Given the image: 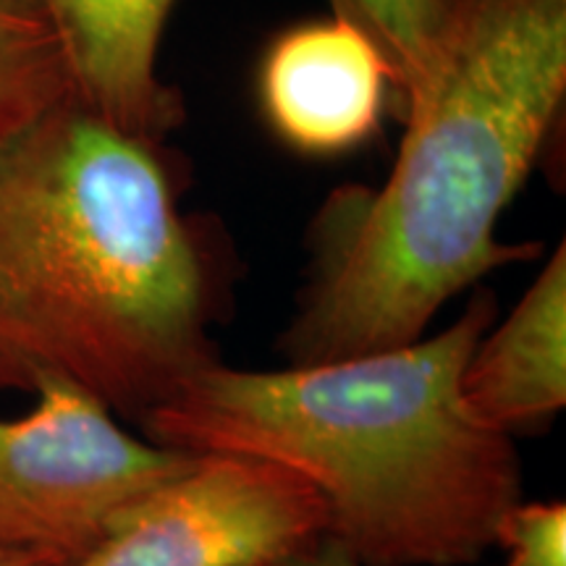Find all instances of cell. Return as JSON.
I'll return each instance as SVG.
<instances>
[{"label": "cell", "mask_w": 566, "mask_h": 566, "mask_svg": "<svg viewBox=\"0 0 566 566\" xmlns=\"http://www.w3.org/2000/svg\"><path fill=\"white\" fill-rule=\"evenodd\" d=\"M566 92V0H464L441 74L378 189H336L283 334L289 365L412 344L451 296L537 244L495 237Z\"/></svg>", "instance_id": "6da1fadb"}, {"label": "cell", "mask_w": 566, "mask_h": 566, "mask_svg": "<svg viewBox=\"0 0 566 566\" xmlns=\"http://www.w3.org/2000/svg\"><path fill=\"white\" fill-rule=\"evenodd\" d=\"M493 317L495 300L480 292L441 334L396 349L283 370L216 359L139 424L168 449L289 467L323 499L325 537L359 566L478 564L522 501L514 438L462 396Z\"/></svg>", "instance_id": "7a4b0ae2"}, {"label": "cell", "mask_w": 566, "mask_h": 566, "mask_svg": "<svg viewBox=\"0 0 566 566\" xmlns=\"http://www.w3.org/2000/svg\"><path fill=\"white\" fill-rule=\"evenodd\" d=\"M216 271L158 142L69 101L0 147V391L142 420L216 363Z\"/></svg>", "instance_id": "3957f363"}, {"label": "cell", "mask_w": 566, "mask_h": 566, "mask_svg": "<svg viewBox=\"0 0 566 566\" xmlns=\"http://www.w3.org/2000/svg\"><path fill=\"white\" fill-rule=\"evenodd\" d=\"M32 394L30 412L0 420V548L69 566L195 454L132 436L69 380H40Z\"/></svg>", "instance_id": "277c9868"}, {"label": "cell", "mask_w": 566, "mask_h": 566, "mask_svg": "<svg viewBox=\"0 0 566 566\" xmlns=\"http://www.w3.org/2000/svg\"><path fill=\"white\" fill-rule=\"evenodd\" d=\"M325 530L323 499L289 467L195 454L69 566H286Z\"/></svg>", "instance_id": "5b68a950"}, {"label": "cell", "mask_w": 566, "mask_h": 566, "mask_svg": "<svg viewBox=\"0 0 566 566\" xmlns=\"http://www.w3.org/2000/svg\"><path fill=\"white\" fill-rule=\"evenodd\" d=\"M388 90L391 71L384 55L336 17L283 32L260 71L268 124L307 155L344 153L370 137Z\"/></svg>", "instance_id": "8992f818"}, {"label": "cell", "mask_w": 566, "mask_h": 566, "mask_svg": "<svg viewBox=\"0 0 566 566\" xmlns=\"http://www.w3.org/2000/svg\"><path fill=\"white\" fill-rule=\"evenodd\" d=\"M176 0H42L74 101L139 139L163 142L181 124V97L160 80L158 55Z\"/></svg>", "instance_id": "52a82bcc"}, {"label": "cell", "mask_w": 566, "mask_h": 566, "mask_svg": "<svg viewBox=\"0 0 566 566\" xmlns=\"http://www.w3.org/2000/svg\"><path fill=\"white\" fill-rule=\"evenodd\" d=\"M462 396L488 428L512 436L566 405V250L551 254L520 304L488 328L462 373Z\"/></svg>", "instance_id": "ba28073f"}, {"label": "cell", "mask_w": 566, "mask_h": 566, "mask_svg": "<svg viewBox=\"0 0 566 566\" xmlns=\"http://www.w3.org/2000/svg\"><path fill=\"white\" fill-rule=\"evenodd\" d=\"M384 55L396 111L407 118L436 87L464 0H328Z\"/></svg>", "instance_id": "9c48e42d"}, {"label": "cell", "mask_w": 566, "mask_h": 566, "mask_svg": "<svg viewBox=\"0 0 566 566\" xmlns=\"http://www.w3.org/2000/svg\"><path fill=\"white\" fill-rule=\"evenodd\" d=\"M69 101V63L42 0H0V147Z\"/></svg>", "instance_id": "30bf717a"}, {"label": "cell", "mask_w": 566, "mask_h": 566, "mask_svg": "<svg viewBox=\"0 0 566 566\" xmlns=\"http://www.w3.org/2000/svg\"><path fill=\"white\" fill-rule=\"evenodd\" d=\"M495 546L504 548V566H566V506L520 501L501 516Z\"/></svg>", "instance_id": "8fae6325"}, {"label": "cell", "mask_w": 566, "mask_h": 566, "mask_svg": "<svg viewBox=\"0 0 566 566\" xmlns=\"http://www.w3.org/2000/svg\"><path fill=\"white\" fill-rule=\"evenodd\" d=\"M286 566H359V564L354 562V558L346 554L338 543L331 541V537H323V541H317L313 548L302 551L300 556H294Z\"/></svg>", "instance_id": "7c38bea8"}, {"label": "cell", "mask_w": 566, "mask_h": 566, "mask_svg": "<svg viewBox=\"0 0 566 566\" xmlns=\"http://www.w3.org/2000/svg\"><path fill=\"white\" fill-rule=\"evenodd\" d=\"M0 566H53L48 558L38 554H24V551L0 548Z\"/></svg>", "instance_id": "4fadbf2b"}]
</instances>
